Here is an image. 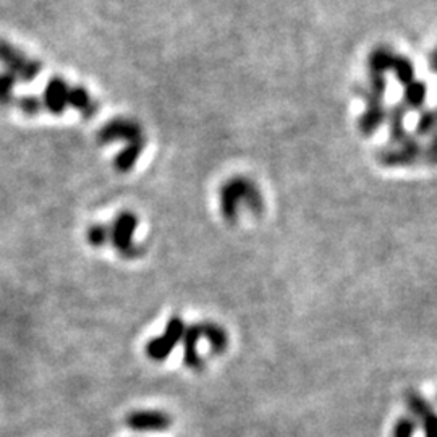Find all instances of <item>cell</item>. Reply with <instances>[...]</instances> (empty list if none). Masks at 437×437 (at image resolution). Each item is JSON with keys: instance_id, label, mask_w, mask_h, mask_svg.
Here are the masks:
<instances>
[{"instance_id": "4fadbf2b", "label": "cell", "mask_w": 437, "mask_h": 437, "mask_svg": "<svg viewBox=\"0 0 437 437\" xmlns=\"http://www.w3.org/2000/svg\"><path fill=\"white\" fill-rule=\"evenodd\" d=\"M418 421L412 416H402L400 420L394 425V431H392V437H413L416 432Z\"/></svg>"}, {"instance_id": "3957f363", "label": "cell", "mask_w": 437, "mask_h": 437, "mask_svg": "<svg viewBox=\"0 0 437 437\" xmlns=\"http://www.w3.org/2000/svg\"><path fill=\"white\" fill-rule=\"evenodd\" d=\"M139 220L130 211H123L109 225V243L123 259H137L144 255V248L134 241Z\"/></svg>"}, {"instance_id": "52a82bcc", "label": "cell", "mask_w": 437, "mask_h": 437, "mask_svg": "<svg viewBox=\"0 0 437 437\" xmlns=\"http://www.w3.org/2000/svg\"><path fill=\"white\" fill-rule=\"evenodd\" d=\"M125 423L138 432H162L172 426V418L162 410H137L127 414Z\"/></svg>"}, {"instance_id": "30bf717a", "label": "cell", "mask_w": 437, "mask_h": 437, "mask_svg": "<svg viewBox=\"0 0 437 437\" xmlns=\"http://www.w3.org/2000/svg\"><path fill=\"white\" fill-rule=\"evenodd\" d=\"M405 402H407V407L410 410V413H412V418H414L418 423H421L427 414L434 412L432 405L416 390H408L407 394H405Z\"/></svg>"}, {"instance_id": "8fae6325", "label": "cell", "mask_w": 437, "mask_h": 437, "mask_svg": "<svg viewBox=\"0 0 437 437\" xmlns=\"http://www.w3.org/2000/svg\"><path fill=\"white\" fill-rule=\"evenodd\" d=\"M86 240L94 248H102L109 243V225L99 222L93 224L86 232Z\"/></svg>"}, {"instance_id": "2e32d148", "label": "cell", "mask_w": 437, "mask_h": 437, "mask_svg": "<svg viewBox=\"0 0 437 437\" xmlns=\"http://www.w3.org/2000/svg\"><path fill=\"white\" fill-rule=\"evenodd\" d=\"M436 400H437V395H436Z\"/></svg>"}, {"instance_id": "5bb4252c", "label": "cell", "mask_w": 437, "mask_h": 437, "mask_svg": "<svg viewBox=\"0 0 437 437\" xmlns=\"http://www.w3.org/2000/svg\"><path fill=\"white\" fill-rule=\"evenodd\" d=\"M16 107L23 112L25 115H38L40 112H44L40 97L36 96H23L16 99Z\"/></svg>"}, {"instance_id": "5b68a950", "label": "cell", "mask_w": 437, "mask_h": 437, "mask_svg": "<svg viewBox=\"0 0 437 437\" xmlns=\"http://www.w3.org/2000/svg\"><path fill=\"white\" fill-rule=\"evenodd\" d=\"M187 324L180 316H172L165 324L164 332L159 337H152L144 346L147 358L152 362H165L170 357V353L177 349V345L182 342Z\"/></svg>"}, {"instance_id": "ba28073f", "label": "cell", "mask_w": 437, "mask_h": 437, "mask_svg": "<svg viewBox=\"0 0 437 437\" xmlns=\"http://www.w3.org/2000/svg\"><path fill=\"white\" fill-rule=\"evenodd\" d=\"M201 340H202L201 322L187 324V329H185V334L182 339L183 363L185 366L191 369V371H201V369H204L206 366L204 358L198 353V345H200Z\"/></svg>"}, {"instance_id": "9a60e30c", "label": "cell", "mask_w": 437, "mask_h": 437, "mask_svg": "<svg viewBox=\"0 0 437 437\" xmlns=\"http://www.w3.org/2000/svg\"><path fill=\"white\" fill-rule=\"evenodd\" d=\"M425 437H437V413L432 412L421 421Z\"/></svg>"}, {"instance_id": "6da1fadb", "label": "cell", "mask_w": 437, "mask_h": 437, "mask_svg": "<svg viewBox=\"0 0 437 437\" xmlns=\"http://www.w3.org/2000/svg\"><path fill=\"white\" fill-rule=\"evenodd\" d=\"M97 141L101 144L117 141L127 144L115 157V169L121 174L130 172L137 165L144 147H146V137H144L141 125L132 119H127V117H117V119L107 121L99 130Z\"/></svg>"}, {"instance_id": "7c38bea8", "label": "cell", "mask_w": 437, "mask_h": 437, "mask_svg": "<svg viewBox=\"0 0 437 437\" xmlns=\"http://www.w3.org/2000/svg\"><path fill=\"white\" fill-rule=\"evenodd\" d=\"M18 81L8 73H0V106H8L15 99Z\"/></svg>"}, {"instance_id": "8992f818", "label": "cell", "mask_w": 437, "mask_h": 437, "mask_svg": "<svg viewBox=\"0 0 437 437\" xmlns=\"http://www.w3.org/2000/svg\"><path fill=\"white\" fill-rule=\"evenodd\" d=\"M71 91H73V86L69 81L60 76H54L47 81L43 96H40L43 109L54 115H62L67 109H70Z\"/></svg>"}, {"instance_id": "277c9868", "label": "cell", "mask_w": 437, "mask_h": 437, "mask_svg": "<svg viewBox=\"0 0 437 437\" xmlns=\"http://www.w3.org/2000/svg\"><path fill=\"white\" fill-rule=\"evenodd\" d=\"M0 64L5 67L8 75L21 83H31L43 70L36 58L26 56L23 51L3 39H0Z\"/></svg>"}, {"instance_id": "7a4b0ae2", "label": "cell", "mask_w": 437, "mask_h": 437, "mask_svg": "<svg viewBox=\"0 0 437 437\" xmlns=\"http://www.w3.org/2000/svg\"><path fill=\"white\" fill-rule=\"evenodd\" d=\"M219 207L220 214L227 222H235L243 213H263L264 196L253 180L246 177H233L220 187Z\"/></svg>"}, {"instance_id": "9c48e42d", "label": "cell", "mask_w": 437, "mask_h": 437, "mask_svg": "<svg viewBox=\"0 0 437 437\" xmlns=\"http://www.w3.org/2000/svg\"><path fill=\"white\" fill-rule=\"evenodd\" d=\"M202 327V340L207 342L211 351L214 355H222L228 349V334L225 327L217 322L204 321L201 322Z\"/></svg>"}]
</instances>
